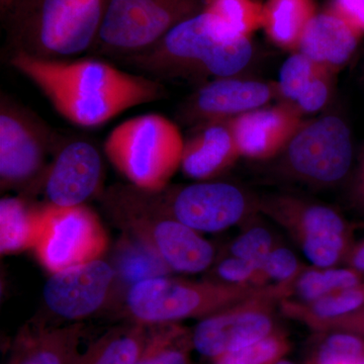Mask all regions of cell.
Here are the masks:
<instances>
[{"label": "cell", "mask_w": 364, "mask_h": 364, "mask_svg": "<svg viewBox=\"0 0 364 364\" xmlns=\"http://www.w3.org/2000/svg\"><path fill=\"white\" fill-rule=\"evenodd\" d=\"M9 64L42 91L60 116L82 128L102 126L166 95L159 80L98 58L42 60L16 54Z\"/></svg>", "instance_id": "1"}, {"label": "cell", "mask_w": 364, "mask_h": 364, "mask_svg": "<svg viewBox=\"0 0 364 364\" xmlns=\"http://www.w3.org/2000/svg\"><path fill=\"white\" fill-rule=\"evenodd\" d=\"M109 0H16L4 16L9 56L70 60L97 43Z\"/></svg>", "instance_id": "2"}, {"label": "cell", "mask_w": 364, "mask_h": 364, "mask_svg": "<svg viewBox=\"0 0 364 364\" xmlns=\"http://www.w3.org/2000/svg\"><path fill=\"white\" fill-rule=\"evenodd\" d=\"M100 203L114 226L154 249L173 272H207L217 260L215 246L158 207L149 191L114 184L102 191Z\"/></svg>", "instance_id": "3"}, {"label": "cell", "mask_w": 364, "mask_h": 364, "mask_svg": "<svg viewBox=\"0 0 364 364\" xmlns=\"http://www.w3.org/2000/svg\"><path fill=\"white\" fill-rule=\"evenodd\" d=\"M241 38L245 37L235 32L219 16L203 9L174 26L149 49L119 61L159 81L220 78L226 71L228 53Z\"/></svg>", "instance_id": "4"}, {"label": "cell", "mask_w": 364, "mask_h": 364, "mask_svg": "<svg viewBox=\"0 0 364 364\" xmlns=\"http://www.w3.org/2000/svg\"><path fill=\"white\" fill-rule=\"evenodd\" d=\"M184 136L176 122L158 114L127 119L107 136L105 153L132 186L159 191L181 169Z\"/></svg>", "instance_id": "5"}, {"label": "cell", "mask_w": 364, "mask_h": 364, "mask_svg": "<svg viewBox=\"0 0 364 364\" xmlns=\"http://www.w3.org/2000/svg\"><path fill=\"white\" fill-rule=\"evenodd\" d=\"M263 287L235 286L210 279L195 282L170 275L157 277L139 282L126 291L124 314L128 321L147 327L188 318L202 320L250 298Z\"/></svg>", "instance_id": "6"}, {"label": "cell", "mask_w": 364, "mask_h": 364, "mask_svg": "<svg viewBox=\"0 0 364 364\" xmlns=\"http://www.w3.org/2000/svg\"><path fill=\"white\" fill-rule=\"evenodd\" d=\"M258 212L284 229L316 267H335L354 244L353 227L338 210L294 193L258 196Z\"/></svg>", "instance_id": "7"}, {"label": "cell", "mask_w": 364, "mask_h": 364, "mask_svg": "<svg viewBox=\"0 0 364 364\" xmlns=\"http://www.w3.org/2000/svg\"><path fill=\"white\" fill-rule=\"evenodd\" d=\"M353 155L348 124L337 114H325L301 123L277 156V171L311 188H331L350 173Z\"/></svg>", "instance_id": "8"}, {"label": "cell", "mask_w": 364, "mask_h": 364, "mask_svg": "<svg viewBox=\"0 0 364 364\" xmlns=\"http://www.w3.org/2000/svg\"><path fill=\"white\" fill-rule=\"evenodd\" d=\"M208 0H109L88 53L122 60L149 49L171 28L203 11Z\"/></svg>", "instance_id": "9"}, {"label": "cell", "mask_w": 364, "mask_h": 364, "mask_svg": "<svg viewBox=\"0 0 364 364\" xmlns=\"http://www.w3.org/2000/svg\"><path fill=\"white\" fill-rule=\"evenodd\" d=\"M63 138L46 122L2 95L0 100V184L2 189L41 188L50 162Z\"/></svg>", "instance_id": "10"}, {"label": "cell", "mask_w": 364, "mask_h": 364, "mask_svg": "<svg viewBox=\"0 0 364 364\" xmlns=\"http://www.w3.org/2000/svg\"><path fill=\"white\" fill-rule=\"evenodd\" d=\"M293 284H269L250 298L200 320L191 329L193 350L212 361L267 338L277 330L275 310L291 298Z\"/></svg>", "instance_id": "11"}, {"label": "cell", "mask_w": 364, "mask_h": 364, "mask_svg": "<svg viewBox=\"0 0 364 364\" xmlns=\"http://www.w3.org/2000/svg\"><path fill=\"white\" fill-rule=\"evenodd\" d=\"M158 207L200 233L247 224L258 212V196L231 182L196 181L149 191Z\"/></svg>", "instance_id": "12"}, {"label": "cell", "mask_w": 364, "mask_h": 364, "mask_svg": "<svg viewBox=\"0 0 364 364\" xmlns=\"http://www.w3.org/2000/svg\"><path fill=\"white\" fill-rule=\"evenodd\" d=\"M107 245V232L90 208L47 205L44 231L33 251L41 264L55 273L100 259Z\"/></svg>", "instance_id": "13"}, {"label": "cell", "mask_w": 364, "mask_h": 364, "mask_svg": "<svg viewBox=\"0 0 364 364\" xmlns=\"http://www.w3.org/2000/svg\"><path fill=\"white\" fill-rule=\"evenodd\" d=\"M104 172V160L95 144L85 139H62L41 184L47 205H85L100 193Z\"/></svg>", "instance_id": "14"}, {"label": "cell", "mask_w": 364, "mask_h": 364, "mask_svg": "<svg viewBox=\"0 0 364 364\" xmlns=\"http://www.w3.org/2000/svg\"><path fill=\"white\" fill-rule=\"evenodd\" d=\"M116 287L112 263L100 258L52 273L43 289V299L56 317L78 323L100 312Z\"/></svg>", "instance_id": "15"}, {"label": "cell", "mask_w": 364, "mask_h": 364, "mask_svg": "<svg viewBox=\"0 0 364 364\" xmlns=\"http://www.w3.org/2000/svg\"><path fill=\"white\" fill-rule=\"evenodd\" d=\"M277 98H279L277 83L240 75L214 78L184 100L178 117L191 127L226 121L267 107Z\"/></svg>", "instance_id": "16"}, {"label": "cell", "mask_w": 364, "mask_h": 364, "mask_svg": "<svg viewBox=\"0 0 364 364\" xmlns=\"http://www.w3.org/2000/svg\"><path fill=\"white\" fill-rule=\"evenodd\" d=\"M294 105L280 102L229 119L241 157L268 160L279 156L304 122Z\"/></svg>", "instance_id": "17"}, {"label": "cell", "mask_w": 364, "mask_h": 364, "mask_svg": "<svg viewBox=\"0 0 364 364\" xmlns=\"http://www.w3.org/2000/svg\"><path fill=\"white\" fill-rule=\"evenodd\" d=\"M191 129V133L184 138L181 165L188 178L215 181L241 157L229 119L208 122Z\"/></svg>", "instance_id": "18"}, {"label": "cell", "mask_w": 364, "mask_h": 364, "mask_svg": "<svg viewBox=\"0 0 364 364\" xmlns=\"http://www.w3.org/2000/svg\"><path fill=\"white\" fill-rule=\"evenodd\" d=\"M361 37L356 28L329 9L311 18L296 52L335 74L350 61Z\"/></svg>", "instance_id": "19"}, {"label": "cell", "mask_w": 364, "mask_h": 364, "mask_svg": "<svg viewBox=\"0 0 364 364\" xmlns=\"http://www.w3.org/2000/svg\"><path fill=\"white\" fill-rule=\"evenodd\" d=\"M85 326H35L20 333L6 364H69L79 350Z\"/></svg>", "instance_id": "20"}, {"label": "cell", "mask_w": 364, "mask_h": 364, "mask_svg": "<svg viewBox=\"0 0 364 364\" xmlns=\"http://www.w3.org/2000/svg\"><path fill=\"white\" fill-rule=\"evenodd\" d=\"M47 205L39 208L26 200L9 196L0 200V251L1 254L35 249L44 231Z\"/></svg>", "instance_id": "21"}, {"label": "cell", "mask_w": 364, "mask_h": 364, "mask_svg": "<svg viewBox=\"0 0 364 364\" xmlns=\"http://www.w3.org/2000/svg\"><path fill=\"white\" fill-rule=\"evenodd\" d=\"M147 334V326L128 321L107 330L85 350H78L69 364H136Z\"/></svg>", "instance_id": "22"}, {"label": "cell", "mask_w": 364, "mask_h": 364, "mask_svg": "<svg viewBox=\"0 0 364 364\" xmlns=\"http://www.w3.org/2000/svg\"><path fill=\"white\" fill-rule=\"evenodd\" d=\"M112 265L116 272L117 284L126 287V291L139 282L173 273L154 249L127 233H122L117 242Z\"/></svg>", "instance_id": "23"}, {"label": "cell", "mask_w": 364, "mask_h": 364, "mask_svg": "<svg viewBox=\"0 0 364 364\" xmlns=\"http://www.w3.org/2000/svg\"><path fill=\"white\" fill-rule=\"evenodd\" d=\"M363 306L364 282L315 301L284 299L279 309L287 318L298 321L315 332L324 323L349 315Z\"/></svg>", "instance_id": "24"}, {"label": "cell", "mask_w": 364, "mask_h": 364, "mask_svg": "<svg viewBox=\"0 0 364 364\" xmlns=\"http://www.w3.org/2000/svg\"><path fill=\"white\" fill-rule=\"evenodd\" d=\"M315 14L313 0H268L264 4L263 28L277 47L294 53Z\"/></svg>", "instance_id": "25"}, {"label": "cell", "mask_w": 364, "mask_h": 364, "mask_svg": "<svg viewBox=\"0 0 364 364\" xmlns=\"http://www.w3.org/2000/svg\"><path fill=\"white\" fill-rule=\"evenodd\" d=\"M191 330L179 324L148 327L147 339L136 364H193Z\"/></svg>", "instance_id": "26"}, {"label": "cell", "mask_w": 364, "mask_h": 364, "mask_svg": "<svg viewBox=\"0 0 364 364\" xmlns=\"http://www.w3.org/2000/svg\"><path fill=\"white\" fill-rule=\"evenodd\" d=\"M364 282L363 275L346 267H306L293 284L291 299L311 301L323 298L341 289L358 286Z\"/></svg>", "instance_id": "27"}, {"label": "cell", "mask_w": 364, "mask_h": 364, "mask_svg": "<svg viewBox=\"0 0 364 364\" xmlns=\"http://www.w3.org/2000/svg\"><path fill=\"white\" fill-rule=\"evenodd\" d=\"M310 364H364V336L356 333L318 332Z\"/></svg>", "instance_id": "28"}, {"label": "cell", "mask_w": 364, "mask_h": 364, "mask_svg": "<svg viewBox=\"0 0 364 364\" xmlns=\"http://www.w3.org/2000/svg\"><path fill=\"white\" fill-rule=\"evenodd\" d=\"M205 9L244 37L250 38L264 23V6L256 0H208Z\"/></svg>", "instance_id": "29"}, {"label": "cell", "mask_w": 364, "mask_h": 364, "mask_svg": "<svg viewBox=\"0 0 364 364\" xmlns=\"http://www.w3.org/2000/svg\"><path fill=\"white\" fill-rule=\"evenodd\" d=\"M324 69L306 55L294 52L280 68L277 82L280 100L294 105L311 81Z\"/></svg>", "instance_id": "30"}, {"label": "cell", "mask_w": 364, "mask_h": 364, "mask_svg": "<svg viewBox=\"0 0 364 364\" xmlns=\"http://www.w3.org/2000/svg\"><path fill=\"white\" fill-rule=\"evenodd\" d=\"M291 349L289 339L279 329L267 338L229 352L212 360L213 364H275L286 358Z\"/></svg>", "instance_id": "31"}, {"label": "cell", "mask_w": 364, "mask_h": 364, "mask_svg": "<svg viewBox=\"0 0 364 364\" xmlns=\"http://www.w3.org/2000/svg\"><path fill=\"white\" fill-rule=\"evenodd\" d=\"M243 226L241 233L230 243L225 254L254 261L259 265L279 243L272 230L256 221V218Z\"/></svg>", "instance_id": "32"}, {"label": "cell", "mask_w": 364, "mask_h": 364, "mask_svg": "<svg viewBox=\"0 0 364 364\" xmlns=\"http://www.w3.org/2000/svg\"><path fill=\"white\" fill-rule=\"evenodd\" d=\"M210 274L212 275L208 279L218 280L224 284L267 287L263 284L259 265L257 263L228 254H225L220 259L217 258L214 265L210 267Z\"/></svg>", "instance_id": "33"}, {"label": "cell", "mask_w": 364, "mask_h": 364, "mask_svg": "<svg viewBox=\"0 0 364 364\" xmlns=\"http://www.w3.org/2000/svg\"><path fill=\"white\" fill-rule=\"evenodd\" d=\"M305 267L294 251L279 244L265 256L259 264L264 286L294 282Z\"/></svg>", "instance_id": "34"}, {"label": "cell", "mask_w": 364, "mask_h": 364, "mask_svg": "<svg viewBox=\"0 0 364 364\" xmlns=\"http://www.w3.org/2000/svg\"><path fill=\"white\" fill-rule=\"evenodd\" d=\"M334 73L324 69L311 81L294 105L301 114H315L324 109L333 92Z\"/></svg>", "instance_id": "35"}, {"label": "cell", "mask_w": 364, "mask_h": 364, "mask_svg": "<svg viewBox=\"0 0 364 364\" xmlns=\"http://www.w3.org/2000/svg\"><path fill=\"white\" fill-rule=\"evenodd\" d=\"M330 9L364 33V0H332Z\"/></svg>", "instance_id": "36"}, {"label": "cell", "mask_w": 364, "mask_h": 364, "mask_svg": "<svg viewBox=\"0 0 364 364\" xmlns=\"http://www.w3.org/2000/svg\"><path fill=\"white\" fill-rule=\"evenodd\" d=\"M332 330L356 333L364 336V306L349 315L324 323L315 332L332 331Z\"/></svg>", "instance_id": "37"}, {"label": "cell", "mask_w": 364, "mask_h": 364, "mask_svg": "<svg viewBox=\"0 0 364 364\" xmlns=\"http://www.w3.org/2000/svg\"><path fill=\"white\" fill-rule=\"evenodd\" d=\"M352 205L364 218V151L350 189Z\"/></svg>", "instance_id": "38"}, {"label": "cell", "mask_w": 364, "mask_h": 364, "mask_svg": "<svg viewBox=\"0 0 364 364\" xmlns=\"http://www.w3.org/2000/svg\"><path fill=\"white\" fill-rule=\"evenodd\" d=\"M343 265L358 270L364 279V238L363 240L354 242Z\"/></svg>", "instance_id": "39"}, {"label": "cell", "mask_w": 364, "mask_h": 364, "mask_svg": "<svg viewBox=\"0 0 364 364\" xmlns=\"http://www.w3.org/2000/svg\"><path fill=\"white\" fill-rule=\"evenodd\" d=\"M14 2H16V0H0V14H1V16H4L11 9Z\"/></svg>", "instance_id": "40"}, {"label": "cell", "mask_w": 364, "mask_h": 364, "mask_svg": "<svg viewBox=\"0 0 364 364\" xmlns=\"http://www.w3.org/2000/svg\"><path fill=\"white\" fill-rule=\"evenodd\" d=\"M275 364H296L294 363V361L289 360V359H287L286 358L279 359Z\"/></svg>", "instance_id": "41"}]
</instances>
